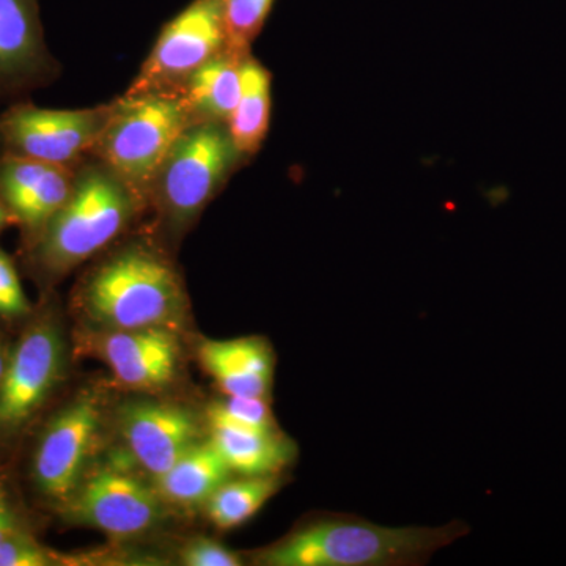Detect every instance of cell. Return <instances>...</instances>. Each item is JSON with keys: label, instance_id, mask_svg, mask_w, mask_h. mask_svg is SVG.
Listing matches in <instances>:
<instances>
[{"label": "cell", "instance_id": "25", "mask_svg": "<svg viewBox=\"0 0 566 566\" xmlns=\"http://www.w3.org/2000/svg\"><path fill=\"white\" fill-rule=\"evenodd\" d=\"M180 564L186 566H241L244 558L211 538H193L180 549Z\"/></svg>", "mask_w": 566, "mask_h": 566}, {"label": "cell", "instance_id": "11", "mask_svg": "<svg viewBox=\"0 0 566 566\" xmlns=\"http://www.w3.org/2000/svg\"><path fill=\"white\" fill-rule=\"evenodd\" d=\"M61 74L44 40L39 0H0V103L24 102Z\"/></svg>", "mask_w": 566, "mask_h": 566}, {"label": "cell", "instance_id": "6", "mask_svg": "<svg viewBox=\"0 0 566 566\" xmlns=\"http://www.w3.org/2000/svg\"><path fill=\"white\" fill-rule=\"evenodd\" d=\"M193 123L178 91L126 92L92 155L144 193L178 137Z\"/></svg>", "mask_w": 566, "mask_h": 566}, {"label": "cell", "instance_id": "18", "mask_svg": "<svg viewBox=\"0 0 566 566\" xmlns=\"http://www.w3.org/2000/svg\"><path fill=\"white\" fill-rule=\"evenodd\" d=\"M245 55L226 51L182 82L178 92L191 112L193 123L230 122L240 102L241 69Z\"/></svg>", "mask_w": 566, "mask_h": 566}, {"label": "cell", "instance_id": "4", "mask_svg": "<svg viewBox=\"0 0 566 566\" xmlns=\"http://www.w3.org/2000/svg\"><path fill=\"white\" fill-rule=\"evenodd\" d=\"M245 161L234 147L229 123H192L167 153L145 191L156 226L170 241L181 240Z\"/></svg>", "mask_w": 566, "mask_h": 566}, {"label": "cell", "instance_id": "20", "mask_svg": "<svg viewBox=\"0 0 566 566\" xmlns=\"http://www.w3.org/2000/svg\"><path fill=\"white\" fill-rule=\"evenodd\" d=\"M285 483L283 474L230 479L211 495L205 510L216 527L232 531L249 523Z\"/></svg>", "mask_w": 566, "mask_h": 566}, {"label": "cell", "instance_id": "12", "mask_svg": "<svg viewBox=\"0 0 566 566\" xmlns=\"http://www.w3.org/2000/svg\"><path fill=\"white\" fill-rule=\"evenodd\" d=\"M92 356L109 367L125 389L155 392L170 385L180 367L177 331L164 327L134 331H98L81 342Z\"/></svg>", "mask_w": 566, "mask_h": 566}, {"label": "cell", "instance_id": "13", "mask_svg": "<svg viewBox=\"0 0 566 566\" xmlns=\"http://www.w3.org/2000/svg\"><path fill=\"white\" fill-rule=\"evenodd\" d=\"M76 174L77 166L0 156V202L20 229L21 248L31 244L69 200Z\"/></svg>", "mask_w": 566, "mask_h": 566}, {"label": "cell", "instance_id": "1", "mask_svg": "<svg viewBox=\"0 0 566 566\" xmlns=\"http://www.w3.org/2000/svg\"><path fill=\"white\" fill-rule=\"evenodd\" d=\"M147 211L144 193L95 156L77 164L73 192L39 237L20 251L22 268L50 292L71 271L120 240Z\"/></svg>", "mask_w": 566, "mask_h": 566}, {"label": "cell", "instance_id": "26", "mask_svg": "<svg viewBox=\"0 0 566 566\" xmlns=\"http://www.w3.org/2000/svg\"><path fill=\"white\" fill-rule=\"evenodd\" d=\"M31 526L11 490L9 476L0 468V545L18 528Z\"/></svg>", "mask_w": 566, "mask_h": 566}, {"label": "cell", "instance_id": "28", "mask_svg": "<svg viewBox=\"0 0 566 566\" xmlns=\"http://www.w3.org/2000/svg\"><path fill=\"white\" fill-rule=\"evenodd\" d=\"M9 226H13V223H11L10 216L9 212H7L6 207L0 202V233H2Z\"/></svg>", "mask_w": 566, "mask_h": 566}, {"label": "cell", "instance_id": "27", "mask_svg": "<svg viewBox=\"0 0 566 566\" xmlns=\"http://www.w3.org/2000/svg\"><path fill=\"white\" fill-rule=\"evenodd\" d=\"M11 345H13V340H7L6 335L0 331V381L6 375L7 365H9Z\"/></svg>", "mask_w": 566, "mask_h": 566}, {"label": "cell", "instance_id": "3", "mask_svg": "<svg viewBox=\"0 0 566 566\" xmlns=\"http://www.w3.org/2000/svg\"><path fill=\"white\" fill-rule=\"evenodd\" d=\"M77 312L98 331H178L188 294L177 268L151 241H129L92 268L77 285Z\"/></svg>", "mask_w": 566, "mask_h": 566}, {"label": "cell", "instance_id": "21", "mask_svg": "<svg viewBox=\"0 0 566 566\" xmlns=\"http://www.w3.org/2000/svg\"><path fill=\"white\" fill-rule=\"evenodd\" d=\"M275 0H223L227 35L230 50L249 54L260 32L263 31Z\"/></svg>", "mask_w": 566, "mask_h": 566}, {"label": "cell", "instance_id": "29", "mask_svg": "<svg viewBox=\"0 0 566 566\" xmlns=\"http://www.w3.org/2000/svg\"><path fill=\"white\" fill-rule=\"evenodd\" d=\"M2 153H3L2 136H0V156H2Z\"/></svg>", "mask_w": 566, "mask_h": 566}, {"label": "cell", "instance_id": "7", "mask_svg": "<svg viewBox=\"0 0 566 566\" xmlns=\"http://www.w3.org/2000/svg\"><path fill=\"white\" fill-rule=\"evenodd\" d=\"M102 424V403L92 392H81L40 424L28 474L41 504L59 512L69 502L87 474Z\"/></svg>", "mask_w": 566, "mask_h": 566}, {"label": "cell", "instance_id": "8", "mask_svg": "<svg viewBox=\"0 0 566 566\" xmlns=\"http://www.w3.org/2000/svg\"><path fill=\"white\" fill-rule=\"evenodd\" d=\"M166 502L122 464H106L85 474L59 516L73 526L102 531L111 538H136L158 527Z\"/></svg>", "mask_w": 566, "mask_h": 566}, {"label": "cell", "instance_id": "16", "mask_svg": "<svg viewBox=\"0 0 566 566\" xmlns=\"http://www.w3.org/2000/svg\"><path fill=\"white\" fill-rule=\"evenodd\" d=\"M210 423V439L233 474H283L296 461L297 446L281 430H252L227 422Z\"/></svg>", "mask_w": 566, "mask_h": 566}, {"label": "cell", "instance_id": "24", "mask_svg": "<svg viewBox=\"0 0 566 566\" xmlns=\"http://www.w3.org/2000/svg\"><path fill=\"white\" fill-rule=\"evenodd\" d=\"M57 565H65V558L44 546L33 534L32 526L18 528L0 545V566Z\"/></svg>", "mask_w": 566, "mask_h": 566}, {"label": "cell", "instance_id": "15", "mask_svg": "<svg viewBox=\"0 0 566 566\" xmlns=\"http://www.w3.org/2000/svg\"><path fill=\"white\" fill-rule=\"evenodd\" d=\"M199 359L227 397H271L275 353L266 338L207 340L199 346Z\"/></svg>", "mask_w": 566, "mask_h": 566}, {"label": "cell", "instance_id": "9", "mask_svg": "<svg viewBox=\"0 0 566 566\" xmlns=\"http://www.w3.org/2000/svg\"><path fill=\"white\" fill-rule=\"evenodd\" d=\"M111 111L112 103L76 111L41 109L29 102L11 104L0 115L2 155L77 166L92 155Z\"/></svg>", "mask_w": 566, "mask_h": 566}, {"label": "cell", "instance_id": "22", "mask_svg": "<svg viewBox=\"0 0 566 566\" xmlns=\"http://www.w3.org/2000/svg\"><path fill=\"white\" fill-rule=\"evenodd\" d=\"M208 422H227L252 430H277L270 398L227 397L207 412Z\"/></svg>", "mask_w": 566, "mask_h": 566}, {"label": "cell", "instance_id": "2", "mask_svg": "<svg viewBox=\"0 0 566 566\" xmlns=\"http://www.w3.org/2000/svg\"><path fill=\"white\" fill-rule=\"evenodd\" d=\"M468 524L385 527L356 515L324 513L252 554L263 566H420L469 534Z\"/></svg>", "mask_w": 566, "mask_h": 566}, {"label": "cell", "instance_id": "17", "mask_svg": "<svg viewBox=\"0 0 566 566\" xmlns=\"http://www.w3.org/2000/svg\"><path fill=\"white\" fill-rule=\"evenodd\" d=\"M233 472L210 438L197 442L164 474L155 476V488L166 504L196 509L232 479Z\"/></svg>", "mask_w": 566, "mask_h": 566}, {"label": "cell", "instance_id": "23", "mask_svg": "<svg viewBox=\"0 0 566 566\" xmlns=\"http://www.w3.org/2000/svg\"><path fill=\"white\" fill-rule=\"evenodd\" d=\"M35 305L22 289L20 270L10 253L0 248V323L22 327L31 318Z\"/></svg>", "mask_w": 566, "mask_h": 566}, {"label": "cell", "instance_id": "14", "mask_svg": "<svg viewBox=\"0 0 566 566\" xmlns=\"http://www.w3.org/2000/svg\"><path fill=\"white\" fill-rule=\"evenodd\" d=\"M118 430L129 457L155 479L197 442L202 441L199 417L166 401H132L118 411Z\"/></svg>", "mask_w": 566, "mask_h": 566}, {"label": "cell", "instance_id": "19", "mask_svg": "<svg viewBox=\"0 0 566 566\" xmlns=\"http://www.w3.org/2000/svg\"><path fill=\"white\" fill-rule=\"evenodd\" d=\"M271 120V73L248 54L241 69V96L229 122L237 150L245 159L262 148Z\"/></svg>", "mask_w": 566, "mask_h": 566}, {"label": "cell", "instance_id": "10", "mask_svg": "<svg viewBox=\"0 0 566 566\" xmlns=\"http://www.w3.org/2000/svg\"><path fill=\"white\" fill-rule=\"evenodd\" d=\"M229 50L223 0H192L164 25L128 92L178 91L193 71Z\"/></svg>", "mask_w": 566, "mask_h": 566}, {"label": "cell", "instance_id": "5", "mask_svg": "<svg viewBox=\"0 0 566 566\" xmlns=\"http://www.w3.org/2000/svg\"><path fill=\"white\" fill-rule=\"evenodd\" d=\"M66 365L69 348L61 316L57 307L44 300L18 331L0 381V468L61 389Z\"/></svg>", "mask_w": 566, "mask_h": 566}]
</instances>
